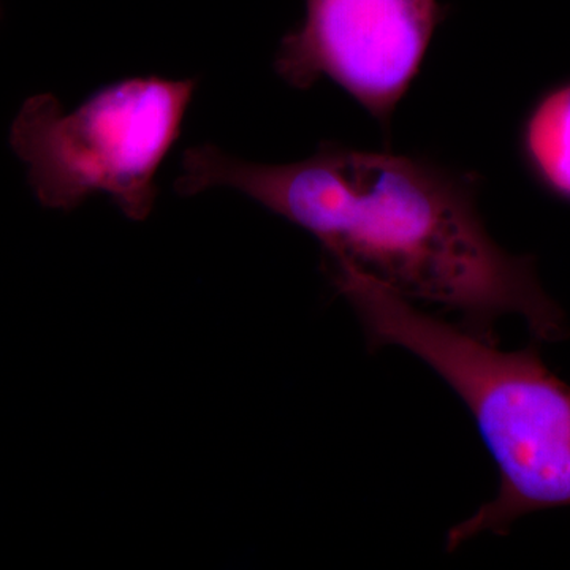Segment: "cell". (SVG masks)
Masks as SVG:
<instances>
[{
	"mask_svg": "<svg viewBox=\"0 0 570 570\" xmlns=\"http://www.w3.org/2000/svg\"><path fill=\"white\" fill-rule=\"evenodd\" d=\"M371 347L396 346L430 366L463 401L499 469V491L448 534V550L482 532L505 534L527 513L570 505V387L534 346L504 352L346 265L326 272Z\"/></svg>",
	"mask_w": 570,
	"mask_h": 570,
	"instance_id": "cell-2",
	"label": "cell"
},
{
	"mask_svg": "<svg viewBox=\"0 0 570 570\" xmlns=\"http://www.w3.org/2000/svg\"><path fill=\"white\" fill-rule=\"evenodd\" d=\"M444 18L438 0H306L305 21L281 41L276 71L302 91L335 81L389 134Z\"/></svg>",
	"mask_w": 570,
	"mask_h": 570,
	"instance_id": "cell-4",
	"label": "cell"
},
{
	"mask_svg": "<svg viewBox=\"0 0 570 570\" xmlns=\"http://www.w3.org/2000/svg\"><path fill=\"white\" fill-rule=\"evenodd\" d=\"M195 88L194 80L132 78L70 112L51 94L29 97L11 124L10 145L28 165L37 200L70 212L105 194L129 219H148L157 170L181 134Z\"/></svg>",
	"mask_w": 570,
	"mask_h": 570,
	"instance_id": "cell-3",
	"label": "cell"
},
{
	"mask_svg": "<svg viewBox=\"0 0 570 570\" xmlns=\"http://www.w3.org/2000/svg\"><path fill=\"white\" fill-rule=\"evenodd\" d=\"M478 179L392 153L324 142L309 159L265 165L214 145L183 154L179 195L239 190L298 225L324 261L351 266L409 302L459 314L493 340V325L519 314L540 341L564 336L560 307L543 292L534 261L505 253L478 209Z\"/></svg>",
	"mask_w": 570,
	"mask_h": 570,
	"instance_id": "cell-1",
	"label": "cell"
},
{
	"mask_svg": "<svg viewBox=\"0 0 570 570\" xmlns=\"http://www.w3.org/2000/svg\"><path fill=\"white\" fill-rule=\"evenodd\" d=\"M521 151L534 178L570 204V81L534 105L521 130Z\"/></svg>",
	"mask_w": 570,
	"mask_h": 570,
	"instance_id": "cell-5",
	"label": "cell"
}]
</instances>
